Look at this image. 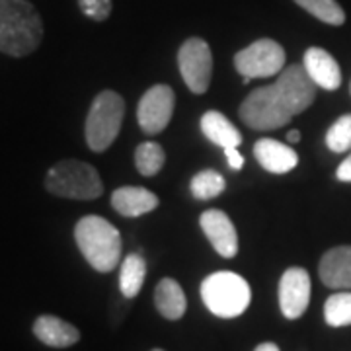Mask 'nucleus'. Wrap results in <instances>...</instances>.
<instances>
[{
	"label": "nucleus",
	"instance_id": "5",
	"mask_svg": "<svg viewBox=\"0 0 351 351\" xmlns=\"http://www.w3.org/2000/svg\"><path fill=\"white\" fill-rule=\"evenodd\" d=\"M205 306L221 318H237L248 308L252 289L248 281L234 271H215L201 283Z\"/></svg>",
	"mask_w": 351,
	"mask_h": 351
},
{
	"label": "nucleus",
	"instance_id": "10",
	"mask_svg": "<svg viewBox=\"0 0 351 351\" xmlns=\"http://www.w3.org/2000/svg\"><path fill=\"white\" fill-rule=\"evenodd\" d=\"M311 302V277L302 267H289L279 279V306L289 320L301 318Z\"/></svg>",
	"mask_w": 351,
	"mask_h": 351
},
{
	"label": "nucleus",
	"instance_id": "30",
	"mask_svg": "<svg viewBox=\"0 0 351 351\" xmlns=\"http://www.w3.org/2000/svg\"><path fill=\"white\" fill-rule=\"evenodd\" d=\"M152 351H164V350H152Z\"/></svg>",
	"mask_w": 351,
	"mask_h": 351
},
{
	"label": "nucleus",
	"instance_id": "22",
	"mask_svg": "<svg viewBox=\"0 0 351 351\" xmlns=\"http://www.w3.org/2000/svg\"><path fill=\"white\" fill-rule=\"evenodd\" d=\"M302 10L313 14L320 22L330 25H341L346 22V12L336 0H295Z\"/></svg>",
	"mask_w": 351,
	"mask_h": 351
},
{
	"label": "nucleus",
	"instance_id": "16",
	"mask_svg": "<svg viewBox=\"0 0 351 351\" xmlns=\"http://www.w3.org/2000/svg\"><path fill=\"white\" fill-rule=\"evenodd\" d=\"M158 197L147 188L125 186L112 193V207L123 217H141L151 213L158 207Z\"/></svg>",
	"mask_w": 351,
	"mask_h": 351
},
{
	"label": "nucleus",
	"instance_id": "7",
	"mask_svg": "<svg viewBox=\"0 0 351 351\" xmlns=\"http://www.w3.org/2000/svg\"><path fill=\"white\" fill-rule=\"evenodd\" d=\"M178 66L186 86L193 94H205L213 76V55L205 39L189 38L178 51Z\"/></svg>",
	"mask_w": 351,
	"mask_h": 351
},
{
	"label": "nucleus",
	"instance_id": "20",
	"mask_svg": "<svg viewBox=\"0 0 351 351\" xmlns=\"http://www.w3.org/2000/svg\"><path fill=\"white\" fill-rule=\"evenodd\" d=\"M226 188V182L223 174H219L217 170H201L199 174H195L191 178V184H189V189H191V195L195 199L207 201L213 199L217 195H221Z\"/></svg>",
	"mask_w": 351,
	"mask_h": 351
},
{
	"label": "nucleus",
	"instance_id": "18",
	"mask_svg": "<svg viewBox=\"0 0 351 351\" xmlns=\"http://www.w3.org/2000/svg\"><path fill=\"white\" fill-rule=\"evenodd\" d=\"M154 304L156 311L162 314L166 320H180L186 314V295L184 289L176 279L164 277L154 289Z\"/></svg>",
	"mask_w": 351,
	"mask_h": 351
},
{
	"label": "nucleus",
	"instance_id": "8",
	"mask_svg": "<svg viewBox=\"0 0 351 351\" xmlns=\"http://www.w3.org/2000/svg\"><path fill=\"white\" fill-rule=\"evenodd\" d=\"M234 66L244 78H267L285 69V51L274 39H258L234 55Z\"/></svg>",
	"mask_w": 351,
	"mask_h": 351
},
{
	"label": "nucleus",
	"instance_id": "17",
	"mask_svg": "<svg viewBox=\"0 0 351 351\" xmlns=\"http://www.w3.org/2000/svg\"><path fill=\"white\" fill-rule=\"evenodd\" d=\"M201 131L203 135L209 138L211 143H215L217 147L225 149H239L242 143V135L237 127L232 125L226 115L221 112H205L201 115Z\"/></svg>",
	"mask_w": 351,
	"mask_h": 351
},
{
	"label": "nucleus",
	"instance_id": "29",
	"mask_svg": "<svg viewBox=\"0 0 351 351\" xmlns=\"http://www.w3.org/2000/svg\"><path fill=\"white\" fill-rule=\"evenodd\" d=\"M287 141L289 143H299V141H301V133H299V131H289Z\"/></svg>",
	"mask_w": 351,
	"mask_h": 351
},
{
	"label": "nucleus",
	"instance_id": "31",
	"mask_svg": "<svg viewBox=\"0 0 351 351\" xmlns=\"http://www.w3.org/2000/svg\"><path fill=\"white\" fill-rule=\"evenodd\" d=\"M350 90H351V88H350Z\"/></svg>",
	"mask_w": 351,
	"mask_h": 351
},
{
	"label": "nucleus",
	"instance_id": "11",
	"mask_svg": "<svg viewBox=\"0 0 351 351\" xmlns=\"http://www.w3.org/2000/svg\"><path fill=\"white\" fill-rule=\"evenodd\" d=\"M199 225L205 237L213 244L217 254L223 258H234L239 254V234L230 217L221 209H209L199 217Z\"/></svg>",
	"mask_w": 351,
	"mask_h": 351
},
{
	"label": "nucleus",
	"instance_id": "23",
	"mask_svg": "<svg viewBox=\"0 0 351 351\" xmlns=\"http://www.w3.org/2000/svg\"><path fill=\"white\" fill-rule=\"evenodd\" d=\"M324 318L330 326H351V293H334L324 304Z\"/></svg>",
	"mask_w": 351,
	"mask_h": 351
},
{
	"label": "nucleus",
	"instance_id": "15",
	"mask_svg": "<svg viewBox=\"0 0 351 351\" xmlns=\"http://www.w3.org/2000/svg\"><path fill=\"white\" fill-rule=\"evenodd\" d=\"M34 334L36 338L49 346V348H71L80 339V332L73 324L59 316L43 314L34 322Z\"/></svg>",
	"mask_w": 351,
	"mask_h": 351
},
{
	"label": "nucleus",
	"instance_id": "26",
	"mask_svg": "<svg viewBox=\"0 0 351 351\" xmlns=\"http://www.w3.org/2000/svg\"><path fill=\"white\" fill-rule=\"evenodd\" d=\"M225 156L226 160H228V168L230 170L239 172V170L244 168V156L240 154L239 149H225Z\"/></svg>",
	"mask_w": 351,
	"mask_h": 351
},
{
	"label": "nucleus",
	"instance_id": "13",
	"mask_svg": "<svg viewBox=\"0 0 351 351\" xmlns=\"http://www.w3.org/2000/svg\"><path fill=\"white\" fill-rule=\"evenodd\" d=\"M254 156L263 170L271 174H287L299 164V154L274 138H260L254 145Z\"/></svg>",
	"mask_w": 351,
	"mask_h": 351
},
{
	"label": "nucleus",
	"instance_id": "6",
	"mask_svg": "<svg viewBox=\"0 0 351 351\" xmlns=\"http://www.w3.org/2000/svg\"><path fill=\"white\" fill-rule=\"evenodd\" d=\"M123 115H125L123 98L112 90L100 92L90 106L86 125H84L88 147L94 152H104L106 149H110L121 131Z\"/></svg>",
	"mask_w": 351,
	"mask_h": 351
},
{
	"label": "nucleus",
	"instance_id": "19",
	"mask_svg": "<svg viewBox=\"0 0 351 351\" xmlns=\"http://www.w3.org/2000/svg\"><path fill=\"white\" fill-rule=\"evenodd\" d=\"M145 277H147L145 258L137 252L127 254V258H123V262H121V271H119V289H121L123 297L127 299L137 297L138 291L143 289Z\"/></svg>",
	"mask_w": 351,
	"mask_h": 351
},
{
	"label": "nucleus",
	"instance_id": "24",
	"mask_svg": "<svg viewBox=\"0 0 351 351\" xmlns=\"http://www.w3.org/2000/svg\"><path fill=\"white\" fill-rule=\"evenodd\" d=\"M326 145L332 152H346L351 149V113L341 115L334 125L328 129Z\"/></svg>",
	"mask_w": 351,
	"mask_h": 351
},
{
	"label": "nucleus",
	"instance_id": "27",
	"mask_svg": "<svg viewBox=\"0 0 351 351\" xmlns=\"http://www.w3.org/2000/svg\"><path fill=\"white\" fill-rule=\"evenodd\" d=\"M336 178H338L339 182H351V154L338 166Z\"/></svg>",
	"mask_w": 351,
	"mask_h": 351
},
{
	"label": "nucleus",
	"instance_id": "3",
	"mask_svg": "<svg viewBox=\"0 0 351 351\" xmlns=\"http://www.w3.org/2000/svg\"><path fill=\"white\" fill-rule=\"evenodd\" d=\"M75 240L86 262L100 274H110L121 262V234L98 215H88L76 223Z\"/></svg>",
	"mask_w": 351,
	"mask_h": 351
},
{
	"label": "nucleus",
	"instance_id": "1",
	"mask_svg": "<svg viewBox=\"0 0 351 351\" xmlns=\"http://www.w3.org/2000/svg\"><path fill=\"white\" fill-rule=\"evenodd\" d=\"M316 84L302 64H289L269 86L252 90L240 106V119L256 131H274L287 125L293 115L313 106Z\"/></svg>",
	"mask_w": 351,
	"mask_h": 351
},
{
	"label": "nucleus",
	"instance_id": "14",
	"mask_svg": "<svg viewBox=\"0 0 351 351\" xmlns=\"http://www.w3.org/2000/svg\"><path fill=\"white\" fill-rule=\"evenodd\" d=\"M318 274L326 287L351 289V246L328 250L320 260Z\"/></svg>",
	"mask_w": 351,
	"mask_h": 351
},
{
	"label": "nucleus",
	"instance_id": "12",
	"mask_svg": "<svg viewBox=\"0 0 351 351\" xmlns=\"http://www.w3.org/2000/svg\"><path fill=\"white\" fill-rule=\"evenodd\" d=\"M302 66L313 78L316 86L324 88V90H338L341 84V71H339L338 61L320 47H311L304 53Z\"/></svg>",
	"mask_w": 351,
	"mask_h": 351
},
{
	"label": "nucleus",
	"instance_id": "9",
	"mask_svg": "<svg viewBox=\"0 0 351 351\" xmlns=\"http://www.w3.org/2000/svg\"><path fill=\"white\" fill-rule=\"evenodd\" d=\"M174 106V90L168 84H154V86H151L143 94V98L138 101V127L147 135L162 133L164 129L168 127V123H170V119H172Z\"/></svg>",
	"mask_w": 351,
	"mask_h": 351
},
{
	"label": "nucleus",
	"instance_id": "4",
	"mask_svg": "<svg viewBox=\"0 0 351 351\" xmlns=\"http://www.w3.org/2000/svg\"><path fill=\"white\" fill-rule=\"evenodd\" d=\"M45 189L57 197L92 201L104 193V184L92 164L82 160H61L45 176Z\"/></svg>",
	"mask_w": 351,
	"mask_h": 351
},
{
	"label": "nucleus",
	"instance_id": "21",
	"mask_svg": "<svg viewBox=\"0 0 351 351\" xmlns=\"http://www.w3.org/2000/svg\"><path fill=\"white\" fill-rule=\"evenodd\" d=\"M164 162H166V152L158 143L147 141V143L138 145L137 151H135V166H137L138 174H158L162 170Z\"/></svg>",
	"mask_w": 351,
	"mask_h": 351
},
{
	"label": "nucleus",
	"instance_id": "2",
	"mask_svg": "<svg viewBox=\"0 0 351 351\" xmlns=\"http://www.w3.org/2000/svg\"><path fill=\"white\" fill-rule=\"evenodd\" d=\"M43 39V20L27 0H0V53L25 57Z\"/></svg>",
	"mask_w": 351,
	"mask_h": 351
},
{
	"label": "nucleus",
	"instance_id": "28",
	"mask_svg": "<svg viewBox=\"0 0 351 351\" xmlns=\"http://www.w3.org/2000/svg\"><path fill=\"white\" fill-rule=\"evenodd\" d=\"M254 351H279V348H277L276 343H271V341H265V343H260Z\"/></svg>",
	"mask_w": 351,
	"mask_h": 351
},
{
	"label": "nucleus",
	"instance_id": "25",
	"mask_svg": "<svg viewBox=\"0 0 351 351\" xmlns=\"http://www.w3.org/2000/svg\"><path fill=\"white\" fill-rule=\"evenodd\" d=\"M78 6L84 16H88L94 22H104L112 14V0H78Z\"/></svg>",
	"mask_w": 351,
	"mask_h": 351
}]
</instances>
